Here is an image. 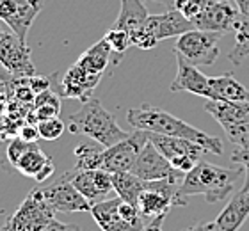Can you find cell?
I'll return each mask as SVG.
<instances>
[{
  "mask_svg": "<svg viewBox=\"0 0 249 231\" xmlns=\"http://www.w3.org/2000/svg\"><path fill=\"white\" fill-rule=\"evenodd\" d=\"M177 57V77L171 82V92H192L196 96H205L210 98V77L203 75L197 66L191 64L189 61H185L182 55L175 53Z\"/></svg>",
  "mask_w": 249,
  "mask_h": 231,
  "instance_id": "obj_16",
  "label": "cell"
},
{
  "mask_svg": "<svg viewBox=\"0 0 249 231\" xmlns=\"http://www.w3.org/2000/svg\"><path fill=\"white\" fill-rule=\"evenodd\" d=\"M219 102H249V91L231 75L210 77V98Z\"/></svg>",
  "mask_w": 249,
  "mask_h": 231,
  "instance_id": "obj_21",
  "label": "cell"
},
{
  "mask_svg": "<svg viewBox=\"0 0 249 231\" xmlns=\"http://www.w3.org/2000/svg\"><path fill=\"white\" fill-rule=\"evenodd\" d=\"M121 197H112V199L98 201L91 206V215L94 222L102 228V231H141L135 226L128 224L120 213Z\"/></svg>",
  "mask_w": 249,
  "mask_h": 231,
  "instance_id": "obj_19",
  "label": "cell"
},
{
  "mask_svg": "<svg viewBox=\"0 0 249 231\" xmlns=\"http://www.w3.org/2000/svg\"><path fill=\"white\" fill-rule=\"evenodd\" d=\"M235 4H237V9H239L240 15L249 18V0H235Z\"/></svg>",
  "mask_w": 249,
  "mask_h": 231,
  "instance_id": "obj_40",
  "label": "cell"
},
{
  "mask_svg": "<svg viewBox=\"0 0 249 231\" xmlns=\"http://www.w3.org/2000/svg\"><path fill=\"white\" fill-rule=\"evenodd\" d=\"M148 141H150V132L135 130L134 134H130L114 146L104 148L100 169L109 173H130L137 160V155L148 144Z\"/></svg>",
  "mask_w": 249,
  "mask_h": 231,
  "instance_id": "obj_9",
  "label": "cell"
},
{
  "mask_svg": "<svg viewBox=\"0 0 249 231\" xmlns=\"http://www.w3.org/2000/svg\"><path fill=\"white\" fill-rule=\"evenodd\" d=\"M104 75H98V73H93L86 70L84 66H80L78 62H75L70 70L66 71L64 78L61 82V92L62 96L66 98H77V100H89L93 96L94 88L100 84Z\"/></svg>",
  "mask_w": 249,
  "mask_h": 231,
  "instance_id": "obj_18",
  "label": "cell"
},
{
  "mask_svg": "<svg viewBox=\"0 0 249 231\" xmlns=\"http://www.w3.org/2000/svg\"><path fill=\"white\" fill-rule=\"evenodd\" d=\"M231 162L239 164L246 171V180L240 190H249V148H237L231 155Z\"/></svg>",
  "mask_w": 249,
  "mask_h": 231,
  "instance_id": "obj_33",
  "label": "cell"
},
{
  "mask_svg": "<svg viewBox=\"0 0 249 231\" xmlns=\"http://www.w3.org/2000/svg\"><path fill=\"white\" fill-rule=\"evenodd\" d=\"M102 151L94 144H78L73 149V153L77 157V167L75 169H100L102 165Z\"/></svg>",
  "mask_w": 249,
  "mask_h": 231,
  "instance_id": "obj_29",
  "label": "cell"
},
{
  "mask_svg": "<svg viewBox=\"0 0 249 231\" xmlns=\"http://www.w3.org/2000/svg\"><path fill=\"white\" fill-rule=\"evenodd\" d=\"M130 173H134L142 181H155L185 175L182 171L175 169L171 162L157 149V146L151 141H148V144L141 149V153L137 155V160H135V164Z\"/></svg>",
  "mask_w": 249,
  "mask_h": 231,
  "instance_id": "obj_13",
  "label": "cell"
},
{
  "mask_svg": "<svg viewBox=\"0 0 249 231\" xmlns=\"http://www.w3.org/2000/svg\"><path fill=\"white\" fill-rule=\"evenodd\" d=\"M77 62L89 71L104 75L105 70L112 66V50H110L109 43L105 39H100L98 43H94L91 48L84 52L82 55L77 59Z\"/></svg>",
  "mask_w": 249,
  "mask_h": 231,
  "instance_id": "obj_23",
  "label": "cell"
},
{
  "mask_svg": "<svg viewBox=\"0 0 249 231\" xmlns=\"http://www.w3.org/2000/svg\"><path fill=\"white\" fill-rule=\"evenodd\" d=\"M41 7L43 0H0V21L27 43V34Z\"/></svg>",
  "mask_w": 249,
  "mask_h": 231,
  "instance_id": "obj_11",
  "label": "cell"
},
{
  "mask_svg": "<svg viewBox=\"0 0 249 231\" xmlns=\"http://www.w3.org/2000/svg\"><path fill=\"white\" fill-rule=\"evenodd\" d=\"M221 37H223L221 32L192 29L182 36H178L175 53L182 55L185 61H189L194 66H210L219 57V39Z\"/></svg>",
  "mask_w": 249,
  "mask_h": 231,
  "instance_id": "obj_7",
  "label": "cell"
},
{
  "mask_svg": "<svg viewBox=\"0 0 249 231\" xmlns=\"http://www.w3.org/2000/svg\"><path fill=\"white\" fill-rule=\"evenodd\" d=\"M249 217V190H239L228 201L215 222L223 231H239Z\"/></svg>",
  "mask_w": 249,
  "mask_h": 231,
  "instance_id": "obj_20",
  "label": "cell"
},
{
  "mask_svg": "<svg viewBox=\"0 0 249 231\" xmlns=\"http://www.w3.org/2000/svg\"><path fill=\"white\" fill-rule=\"evenodd\" d=\"M235 46L228 53V59L233 66L242 64L246 57H249V18L244 15L239 16L235 23Z\"/></svg>",
  "mask_w": 249,
  "mask_h": 231,
  "instance_id": "obj_25",
  "label": "cell"
},
{
  "mask_svg": "<svg viewBox=\"0 0 249 231\" xmlns=\"http://www.w3.org/2000/svg\"><path fill=\"white\" fill-rule=\"evenodd\" d=\"M61 112V100L57 94H53L50 89L39 92L34 98V114H32V123H39L45 119L57 118Z\"/></svg>",
  "mask_w": 249,
  "mask_h": 231,
  "instance_id": "obj_26",
  "label": "cell"
},
{
  "mask_svg": "<svg viewBox=\"0 0 249 231\" xmlns=\"http://www.w3.org/2000/svg\"><path fill=\"white\" fill-rule=\"evenodd\" d=\"M104 39L109 43L110 50H112V68H116L123 61L126 50L132 46V39H130L128 32L121 31V29H114V27L105 34Z\"/></svg>",
  "mask_w": 249,
  "mask_h": 231,
  "instance_id": "obj_28",
  "label": "cell"
},
{
  "mask_svg": "<svg viewBox=\"0 0 249 231\" xmlns=\"http://www.w3.org/2000/svg\"><path fill=\"white\" fill-rule=\"evenodd\" d=\"M166 217H157V219H151L150 224H146L142 228V231H164L162 230V222H164Z\"/></svg>",
  "mask_w": 249,
  "mask_h": 231,
  "instance_id": "obj_39",
  "label": "cell"
},
{
  "mask_svg": "<svg viewBox=\"0 0 249 231\" xmlns=\"http://www.w3.org/2000/svg\"><path fill=\"white\" fill-rule=\"evenodd\" d=\"M126 119L135 130H144V132H150V134L169 135V137L189 139L192 142L203 146L208 153L223 155L221 139L205 134L199 128H194L192 124L185 123L177 116L166 112L164 108L142 103L141 107L130 108L128 114H126Z\"/></svg>",
  "mask_w": 249,
  "mask_h": 231,
  "instance_id": "obj_1",
  "label": "cell"
},
{
  "mask_svg": "<svg viewBox=\"0 0 249 231\" xmlns=\"http://www.w3.org/2000/svg\"><path fill=\"white\" fill-rule=\"evenodd\" d=\"M45 231H80V228L75 226V224H66V222H61V221H57V219H53V221L45 228Z\"/></svg>",
  "mask_w": 249,
  "mask_h": 231,
  "instance_id": "obj_37",
  "label": "cell"
},
{
  "mask_svg": "<svg viewBox=\"0 0 249 231\" xmlns=\"http://www.w3.org/2000/svg\"><path fill=\"white\" fill-rule=\"evenodd\" d=\"M53 219L55 212L47 203L41 189H34L5 221L0 231H45Z\"/></svg>",
  "mask_w": 249,
  "mask_h": 231,
  "instance_id": "obj_6",
  "label": "cell"
},
{
  "mask_svg": "<svg viewBox=\"0 0 249 231\" xmlns=\"http://www.w3.org/2000/svg\"><path fill=\"white\" fill-rule=\"evenodd\" d=\"M239 16V9H233V5H230L228 0H217L212 5H208L201 15L196 16L192 23L201 31L226 34V32H233Z\"/></svg>",
  "mask_w": 249,
  "mask_h": 231,
  "instance_id": "obj_15",
  "label": "cell"
},
{
  "mask_svg": "<svg viewBox=\"0 0 249 231\" xmlns=\"http://www.w3.org/2000/svg\"><path fill=\"white\" fill-rule=\"evenodd\" d=\"M182 231H223V230L217 226V222L213 221V222H194V224H191V226Z\"/></svg>",
  "mask_w": 249,
  "mask_h": 231,
  "instance_id": "obj_36",
  "label": "cell"
},
{
  "mask_svg": "<svg viewBox=\"0 0 249 231\" xmlns=\"http://www.w3.org/2000/svg\"><path fill=\"white\" fill-rule=\"evenodd\" d=\"M29 88L34 91V94H39V92L47 91L50 88V82H48V78H39V77H29Z\"/></svg>",
  "mask_w": 249,
  "mask_h": 231,
  "instance_id": "obj_35",
  "label": "cell"
},
{
  "mask_svg": "<svg viewBox=\"0 0 249 231\" xmlns=\"http://www.w3.org/2000/svg\"><path fill=\"white\" fill-rule=\"evenodd\" d=\"M0 66L13 77H34L36 66L31 59V46L13 31L0 25Z\"/></svg>",
  "mask_w": 249,
  "mask_h": 231,
  "instance_id": "obj_8",
  "label": "cell"
},
{
  "mask_svg": "<svg viewBox=\"0 0 249 231\" xmlns=\"http://www.w3.org/2000/svg\"><path fill=\"white\" fill-rule=\"evenodd\" d=\"M142 2H159V4L166 5L167 9H171L173 7V0H142Z\"/></svg>",
  "mask_w": 249,
  "mask_h": 231,
  "instance_id": "obj_41",
  "label": "cell"
},
{
  "mask_svg": "<svg viewBox=\"0 0 249 231\" xmlns=\"http://www.w3.org/2000/svg\"><path fill=\"white\" fill-rule=\"evenodd\" d=\"M146 181L134 175V173H112V189L121 199L137 206L141 192L144 190Z\"/></svg>",
  "mask_w": 249,
  "mask_h": 231,
  "instance_id": "obj_24",
  "label": "cell"
},
{
  "mask_svg": "<svg viewBox=\"0 0 249 231\" xmlns=\"http://www.w3.org/2000/svg\"><path fill=\"white\" fill-rule=\"evenodd\" d=\"M70 130L73 134H84L94 142L110 148L120 141L128 137V134L121 128L116 116L102 105L98 98H89L77 112L70 116Z\"/></svg>",
  "mask_w": 249,
  "mask_h": 231,
  "instance_id": "obj_3",
  "label": "cell"
},
{
  "mask_svg": "<svg viewBox=\"0 0 249 231\" xmlns=\"http://www.w3.org/2000/svg\"><path fill=\"white\" fill-rule=\"evenodd\" d=\"M144 27L155 36L157 41H164V39H169V37H178L185 34L187 31L196 29L194 23L191 20H187L185 16L175 7L167 9L162 15H150Z\"/></svg>",
  "mask_w": 249,
  "mask_h": 231,
  "instance_id": "obj_17",
  "label": "cell"
},
{
  "mask_svg": "<svg viewBox=\"0 0 249 231\" xmlns=\"http://www.w3.org/2000/svg\"><path fill=\"white\" fill-rule=\"evenodd\" d=\"M36 142H27V141H23V139L16 137L13 139V141H9L7 142V146H5L4 153H2V162H0V165H4L5 162L11 165V167H15L16 169V164L20 162V159L23 157V155L29 151V149L32 148Z\"/></svg>",
  "mask_w": 249,
  "mask_h": 231,
  "instance_id": "obj_30",
  "label": "cell"
},
{
  "mask_svg": "<svg viewBox=\"0 0 249 231\" xmlns=\"http://www.w3.org/2000/svg\"><path fill=\"white\" fill-rule=\"evenodd\" d=\"M53 171H55V165H53V162L50 160V162H48V164L45 165V167H43V171L36 176V178H34V180L39 181V183H43V181H47L48 178H50V176L53 175Z\"/></svg>",
  "mask_w": 249,
  "mask_h": 231,
  "instance_id": "obj_38",
  "label": "cell"
},
{
  "mask_svg": "<svg viewBox=\"0 0 249 231\" xmlns=\"http://www.w3.org/2000/svg\"><path fill=\"white\" fill-rule=\"evenodd\" d=\"M183 176L185 175L146 181L144 190L141 192L139 201H137V208L142 213V217H146V219L166 217L173 206H185L187 199H182L178 194Z\"/></svg>",
  "mask_w": 249,
  "mask_h": 231,
  "instance_id": "obj_4",
  "label": "cell"
},
{
  "mask_svg": "<svg viewBox=\"0 0 249 231\" xmlns=\"http://www.w3.org/2000/svg\"><path fill=\"white\" fill-rule=\"evenodd\" d=\"M244 167H221L207 160H199L189 173H185L178 194L182 199L189 195L201 194L207 203H219L228 197L235 189V183L244 175Z\"/></svg>",
  "mask_w": 249,
  "mask_h": 231,
  "instance_id": "obj_2",
  "label": "cell"
},
{
  "mask_svg": "<svg viewBox=\"0 0 249 231\" xmlns=\"http://www.w3.org/2000/svg\"><path fill=\"white\" fill-rule=\"evenodd\" d=\"M148 16L150 13L144 7L142 0H121V9L114 21V29H121L128 32V36H132L139 29H142Z\"/></svg>",
  "mask_w": 249,
  "mask_h": 231,
  "instance_id": "obj_22",
  "label": "cell"
},
{
  "mask_svg": "<svg viewBox=\"0 0 249 231\" xmlns=\"http://www.w3.org/2000/svg\"><path fill=\"white\" fill-rule=\"evenodd\" d=\"M75 189L94 205L112 190V173L105 169H73L66 173Z\"/></svg>",
  "mask_w": 249,
  "mask_h": 231,
  "instance_id": "obj_14",
  "label": "cell"
},
{
  "mask_svg": "<svg viewBox=\"0 0 249 231\" xmlns=\"http://www.w3.org/2000/svg\"><path fill=\"white\" fill-rule=\"evenodd\" d=\"M150 141L155 144L157 149L171 162L173 167L178 171H182V173H189V171L201 160L203 153H208L203 146L192 142L189 139L150 134Z\"/></svg>",
  "mask_w": 249,
  "mask_h": 231,
  "instance_id": "obj_10",
  "label": "cell"
},
{
  "mask_svg": "<svg viewBox=\"0 0 249 231\" xmlns=\"http://www.w3.org/2000/svg\"><path fill=\"white\" fill-rule=\"evenodd\" d=\"M18 137L27 141V142H37L41 134H39V128L34 123H27L18 130Z\"/></svg>",
  "mask_w": 249,
  "mask_h": 231,
  "instance_id": "obj_34",
  "label": "cell"
},
{
  "mask_svg": "<svg viewBox=\"0 0 249 231\" xmlns=\"http://www.w3.org/2000/svg\"><path fill=\"white\" fill-rule=\"evenodd\" d=\"M205 110L223 126L230 142L237 148H249V102L208 100Z\"/></svg>",
  "mask_w": 249,
  "mask_h": 231,
  "instance_id": "obj_5",
  "label": "cell"
},
{
  "mask_svg": "<svg viewBox=\"0 0 249 231\" xmlns=\"http://www.w3.org/2000/svg\"><path fill=\"white\" fill-rule=\"evenodd\" d=\"M37 128H39L41 139H45V141H57L64 134L66 124L62 123L59 118H50V119H45V121H39Z\"/></svg>",
  "mask_w": 249,
  "mask_h": 231,
  "instance_id": "obj_32",
  "label": "cell"
},
{
  "mask_svg": "<svg viewBox=\"0 0 249 231\" xmlns=\"http://www.w3.org/2000/svg\"><path fill=\"white\" fill-rule=\"evenodd\" d=\"M41 192L53 212L77 213V212H91V206H93L75 189V185L68 178L66 173L53 183L43 187Z\"/></svg>",
  "mask_w": 249,
  "mask_h": 231,
  "instance_id": "obj_12",
  "label": "cell"
},
{
  "mask_svg": "<svg viewBox=\"0 0 249 231\" xmlns=\"http://www.w3.org/2000/svg\"><path fill=\"white\" fill-rule=\"evenodd\" d=\"M50 160L52 159H50L48 155L43 153V149L37 148V144H34V146L21 157L20 162L16 164V171H20L23 176L36 178Z\"/></svg>",
  "mask_w": 249,
  "mask_h": 231,
  "instance_id": "obj_27",
  "label": "cell"
},
{
  "mask_svg": "<svg viewBox=\"0 0 249 231\" xmlns=\"http://www.w3.org/2000/svg\"><path fill=\"white\" fill-rule=\"evenodd\" d=\"M213 2H217V0H173V7L180 11L187 20L192 21L196 16L201 15L208 5H212Z\"/></svg>",
  "mask_w": 249,
  "mask_h": 231,
  "instance_id": "obj_31",
  "label": "cell"
}]
</instances>
